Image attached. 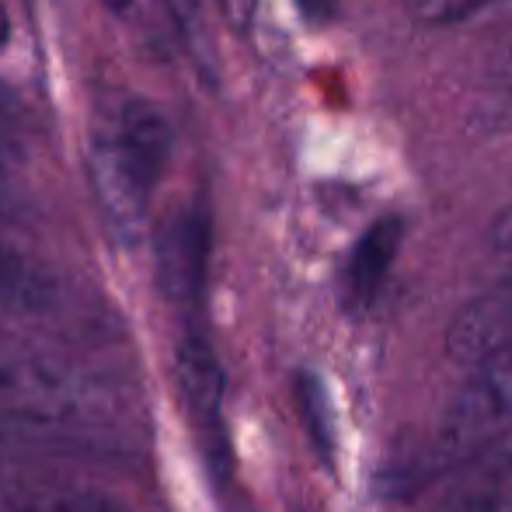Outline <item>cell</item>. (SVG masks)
<instances>
[{
	"label": "cell",
	"instance_id": "6",
	"mask_svg": "<svg viewBox=\"0 0 512 512\" xmlns=\"http://www.w3.org/2000/svg\"><path fill=\"white\" fill-rule=\"evenodd\" d=\"M446 349L467 366L502 349H512V279L460 307V314L446 328Z\"/></svg>",
	"mask_w": 512,
	"mask_h": 512
},
{
	"label": "cell",
	"instance_id": "12",
	"mask_svg": "<svg viewBox=\"0 0 512 512\" xmlns=\"http://www.w3.org/2000/svg\"><path fill=\"white\" fill-rule=\"evenodd\" d=\"M18 436L32 439V436H42V432H39V429H32V425H21V422H14V418L0 415V446H4V443H14Z\"/></svg>",
	"mask_w": 512,
	"mask_h": 512
},
{
	"label": "cell",
	"instance_id": "13",
	"mask_svg": "<svg viewBox=\"0 0 512 512\" xmlns=\"http://www.w3.org/2000/svg\"><path fill=\"white\" fill-rule=\"evenodd\" d=\"M488 74L502 84H512V42H506V46L492 56V70H488Z\"/></svg>",
	"mask_w": 512,
	"mask_h": 512
},
{
	"label": "cell",
	"instance_id": "7",
	"mask_svg": "<svg viewBox=\"0 0 512 512\" xmlns=\"http://www.w3.org/2000/svg\"><path fill=\"white\" fill-rule=\"evenodd\" d=\"M401 234H405V227H401L398 216H384V220H377L363 237H359L356 248L349 251V258H345V269H342L345 304L363 307L377 297L380 286H384L387 276H391L394 258H398Z\"/></svg>",
	"mask_w": 512,
	"mask_h": 512
},
{
	"label": "cell",
	"instance_id": "8",
	"mask_svg": "<svg viewBox=\"0 0 512 512\" xmlns=\"http://www.w3.org/2000/svg\"><path fill=\"white\" fill-rule=\"evenodd\" d=\"M0 512H129L115 499L63 481L0 474Z\"/></svg>",
	"mask_w": 512,
	"mask_h": 512
},
{
	"label": "cell",
	"instance_id": "3",
	"mask_svg": "<svg viewBox=\"0 0 512 512\" xmlns=\"http://www.w3.org/2000/svg\"><path fill=\"white\" fill-rule=\"evenodd\" d=\"M175 384L182 394L185 415L216 467L227 464V436H223V373L213 345L199 331H185L175 345Z\"/></svg>",
	"mask_w": 512,
	"mask_h": 512
},
{
	"label": "cell",
	"instance_id": "9",
	"mask_svg": "<svg viewBox=\"0 0 512 512\" xmlns=\"http://www.w3.org/2000/svg\"><path fill=\"white\" fill-rule=\"evenodd\" d=\"M168 14L175 21L178 35L189 46V53L196 56L203 67L213 63V42H209V25H206V0H164Z\"/></svg>",
	"mask_w": 512,
	"mask_h": 512
},
{
	"label": "cell",
	"instance_id": "2",
	"mask_svg": "<svg viewBox=\"0 0 512 512\" xmlns=\"http://www.w3.org/2000/svg\"><path fill=\"white\" fill-rule=\"evenodd\" d=\"M471 370V380L453 398L439 432L453 457H467L492 436L512 429V349L485 356Z\"/></svg>",
	"mask_w": 512,
	"mask_h": 512
},
{
	"label": "cell",
	"instance_id": "5",
	"mask_svg": "<svg viewBox=\"0 0 512 512\" xmlns=\"http://www.w3.org/2000/svg\"><path fill=\"white\" fill-rule=\"evenodd\" d=\"M425 512H512V429L467 453Z\"/></svg>",
	"mask_w": 512,
	"mask_h": 512
},
{
	"label": "cell",
	"instance_id": "10",
	"mask_svg": "<svg viewBox=\"0 0 512 512\" xmlns=\"http://www.w3.org/2000/svg\"><path fill=\"white\" fill-rule=\"evenodd\" d=\"M220 11L227 18V25L244 35L258 14V0H220Z\"/></svg>",
	"mask_w": 512,
	"mask_h": 512
},
{
	"label": "cell",
	"instance_id": "15",
	"mask_svg": "<svg viewBox=\"0 0 512 512\" xmlns=\"http://www.w3.org/2000/svg\"><path fill=\"white\" fill-rule=\"evenodd\" d=\"M102 4H105V7H108V11H112V14H122V11H126L129 4H133V0H102Z\"/></svg>",
	"mask_w": 512,
	"mask_h": 512
},
{
	"label": "cell",
	"instance_id": "4",
	"mask_svg": "<svg viewBox=\"0 0 512 512\" xmlns=\"http://www.w3.org/2000/svg\"><path fill=\"white\" fill-rule=\"evenodd\" d=\"M209 262V216L203 206H182L157 234V286L164 300L192 307L203 297Z\"/></svg>",
	"mask_w": 512,
	"mask_h": 512
},
{
	"label": "cell",
	"instance_id": "14",
	"mask_svg": "<svg viewBox=\"0 0 512 512\" xmlns=\"http://www.w3.org/2000/svg\"><path fill=\"white\" fill-rule=\"evenodd\" d=\"M11 42V14H7V7H4V0H0V49Z\"/></svg>",
	"mask_w": 512,
	"mask_h": 512
},
{
	"label": "cell",
	"instance_id": "1",
	"mask_svg": "<svg viewBox=\"0 0 512 512\" xmlns=\"http://www.w3.org/2000/svg\"><path fill=\"white\" fill-rule=\"evenodd\" d=\"M171 157V126L157 105L119 98L105 108L91 147V182L112 230L136 241L147 223L154 185Z\"/></svg>",
	"mask_w": 512,
	"mask_h": 512
},
{
	"label": "cell",
	"instance_id": "11",
	"mask_svg": "<svg viewBox=\"0 0 512 512\" xmlns=\"http://www.w3.org/2000/svg\"><path fill=\"white\" fill-rule=\"evenodd\" d=\"M488 241H492L495 251H502V255H512V206L502 209V213L495 216L492 230H488Z\"/></svg>",
	"mask_w": 512,
	"mask_h": 512
}]
</instances>
